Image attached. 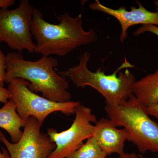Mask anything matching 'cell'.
Masks as SVG:
<instances>
[{
  "label": "cell",
  "mask_w": 158,
  "mask_h": 158,
  "mask_svg": "<svg viewBox=\"0 0 158 158\" xmlns=\"http://www.w3.org/2000/svg\"></svg>",
  "instance_id": "cell-23"
},
{
  "label": "cell",
  "mask_w": 158,
  "mask_h": 158,
  "mask_svg": "<svg viewBox=\"0 0 158 158\" xmlns=\"http://www.w3.org/2000/svg\"><path fill=\"white\" fill-rule=\"evenodd\" d=\"M2 151H0V158H11L9 152L7 149L2 148Z\"/></svg>",
  "instance_id": "cell-20"
},
{
  "label": "cell",
  "mask_w": 158,
  "mask_h": 158,
  "mask_svg": "<svg viewBox=\"0 0 158 158\" xmlns=\"http://www.w3.org/2000/svg\"><path fill=\"white\" fill-rule=\"evenodd\" d=\"M90 56V53L84 52L79 57L77 65L65 70H57V73L68 78L77 88L92 87L104 98L108 106H116L129 98L133 94L136 79L127 68L134 66L125 59L123 63L111 74H106L101 68L92 72L88 67Z\"/></svg>",
  "instance_id": "cell-3"
},
{
  "label": "cell",
  "mask_w": 158,
  "mask_h": 158,
  "mask_svg": "<svg viewBox=\"0 0 158 158\" xmlns=\"http://www.w3.org/2000/svg\"><path fill=\"white\" fill-rule=\"evenodd\" d=\"M34 7L28 0H23L15 9H0V43L21 53L24 50L35 52L31 23Z\"/></svg>",
  "instance_id": "cell-6"
},
{
  "label": "cell",
  "mask_w": 158,
  "mask_h": 158,
  "mask_svg": "<svg viewBox=\"0 0 158 158\" xmlns=\"http://www.w3.org/2000/svg\"><path fill=\"white\" fill-rule=\"evenodd\" d=\"M15 0H0V9H9L14 5Z\"/></svg>",
  "instance_id": "cell-18"
},
{
  "label": "cell",
  "mask_w": 158,
  "mask_h": 158,
  "mask_svg": "<svg viewBox=\"0 0 158 158\" xmlns=\"http://www.w3.org/2000/svg\"><path fill=\"white\" fill-rule=\"evenodd\" d=\"M75 118L68 129L58 132L48 129L47 135L56 145V149L48 158H67L84 144V141L93 136L97 121L92 110L81 104L77 109Z\"/></svg>",
  "instance_id": "cell-7"
},
{
  "label": "cell",
  "mask_w": 158,
  "mask_h": 158,
  "mask_svg": "<svg viewBox=\"0 0 158 158\" xmlns=\"http://www.w3.org/2000/svg\"><path fill=\"white\" fill-rule=\"evenodd\" d=\"M6 56L5 83L8 84L15 78L23 79L29 82L30 90L41 93L48 99L57 102L71 101L67 78L54 69L58 65L57 59L51 56H43L37 61H29L16 52L8 53Z\"/></svg>",
  "instance_id": "cell-2"
},
{
  "label": "cell",
  "mask_w": 158,
  "mask_h": 158,
  "mask_svg": "<svg viewBox=\"0 0 158 158\" xmlns=\"http://www.w3.org/2000/svg\"><path fill=\"white\" fill-rule=\"evenodd\" d=\"M154 5L156 7H158V1H154Z\"/></svg>",
  "instance_id": "cell-21"
},
{
  "label": "cell",
  "mask_w": 158,
  "mask_h": 158,
  "mask_svg": "<svg viewBox=\"0 0 158 158\" xmlns=\"http://www.w3.org/2000/svg\"><path fill=\"white\" fill-rule=\"evenodd\" d=\"M56 18L58 24L48 22L40 10L33 8L31 31L37 42L35 52L44 56H64L76 49L97 40L95 30L86 31L83 28L81 14L73 17L65 12Z\"/></svg>",
  "instance_id": "cell-1"
},
{
  "label": "cell",
  "mask_w": 158,
  "mask_h": 158,
  "mask_svg": "<svg viewBox=\"0 0 158 158\" xmlns=\"http://www.w3.org/2000/svg\"><path fill=\"white\" fill-rule=\"evenodd\" d=\"M107 116L117 127H123L140 153L158 152V123L150 118L134 94L116 106L106 105Z\"/></svg>",
  "instance_id": "cell-4"
},
{
  "label": "cell",
  "mask_w": 158,
  "mask_h": 158,
  "mask_svg": "<svg viewBox=\"0 0 158 158\" xmlns=\"http://www.w3.org/2000/svg\"><path fill=\"white\" fill-rule=\"evenodd\" d=\"M118 158H139V156L134 152H124L118 156Z\"/></svg>",
  "instance_id": "cell-19"
},
{
  "label": "cell",
  "mask_w": 158,
  "mask_h": 158,
  "mask_svg": "<svg viewBox=\"0 0 158 158\" xmlns=\"http://www.w3.org/2000/svg\"><path fill=\"white\" fill-rule=\"evenodd\" d=\"M10 99V93L8 89L0 86V102L6 103Z\"/></svg>",
  "instance_id": "cell-16"
},
{
  "label": "cell",
  "mask_w": 158,
  "mask_h": 158,
  "mask_svg": "<svg viewBox=\"0 0 158 158\" xmlns=\"http://www.w3.org/2000/svg\"><path fill=\"white\" fill-rule=\"evenodd\" d=\"M6 56L0 48V86L4 87L5 83L6 72Z\"/></svg>",
  "instance_id": "cell-14"
},
{
  "label": "cell",
  "mask_w": 158,
  "mask_h": 158,
  "mask_svg": "<svg viewBox=\"0 0 158 158\" xmlns=\"http://www.w3.org/2000/svg\"><path fill=\"white\" fill-rule=\"evenodd\" d=\"M138 156H139V158H144V157L142 155H139Z\"/></svg>",
  "instance_id": "cell-22"
},
{
  "label": "cell",
  "mask_w": 158,
  "mask_h": 158,
  "mask_svg": "<svg viewBox=\"0 0 158 158\" xmlns=\"http://www.w3.org/2000/svg\"><path fill=\"white\" fill-rule=\"evenodd\" d=\"M26 123L18 114L16 105L11 100L0 109V128L8 133L12 143H16L21 138L23 131L21 128L24 127Z\"/></svg>",
  "instance_id": "cell-12"
},
{
  "label": "cell",
  "mask_w": 158,
  "mask_h": 158,
  "mask_svg": "<svg viewBox=\"0 0 158 158\" xmlns=\"http://www.w3.org/2000/svg\"><path fill=\"white\" fill-rule=\"evenodd\" d=\"M144 108L149 116H153L158 119V103L150 107Z\"/></svg>",
  "instance_id": "cell-17"
},
{
  "label": "cell",
  "mask_w": 158,
  "mask_h": 158,
  "mask_svg": "<svg viewBox=\"0 0 158 158\" xmlns=\"http://www.w3.org/2000/svg\"><path fill=\"white\" fill-rule=\"evenodd\" d=\"M21 138L15 143L10 142L0 131V141L5 144L11 158H48L56 145L33 116L26 120Z\"/></svg>",
  "instance_id": "cell-8"
},
{
  "label": "cell",
  "mask_w": 158,
  "mask_h": 158,
  "mask_svg": "<svg viewBox=\"0 0 158 158\" xmlns=\"http://www.w3.org/2000/svg\"><path fill=\"white\" fill-rule=\"evenodd\" d=\"M92 136L107 156L124 152L127 133L124 128L118 129L109 118H102L96 122Z\"/></svg>",
  "instance_id": "cell-10"
},
{
  "label": "cell",
  "mask_w": 158,
  "mask_h": 158,
  "mask_svg": "<svg viewBox=\"0 0 158 158\" xmlns=\"http://www.w3.org/2000/svg\"><path fill=\"white\" fill-rule=\"evenodd\" d=\"M137 3L138 8L132 6L131 11H128L123 6L117 9H111L102 5L98 0L90 4L89 7L93 11H100L113 16L118 21L121 28L120 41L123 43L127 37L128 29L133 25H153L158 27V7H156V11L153 12L145 9L140 2Z\"/></svg>",
  "instance_id": "cell-9"
},
{
  "label": "cell",
  "mask_w": 158,
  "mask_h": 158,
  "mask_svg": "<svg viewBox=\"0 0 158 158\" xmlns=\"http://www.w3.org/2000/svg\"><path fill=\"white\" fill-rule=\"evenodd\" d=\"M133 94L143 107L147 108L158 103V69L136 81Z\"/></svg>",
  "instance_id": "cell-11"
},
{
  "label": "cell",
  "mask_w": 158,
  "mask_h": 158,
  "mask_svg": "<svg viewBox=\"0 0 158 158\" xmlns=\"http://www.w3.org/2000/svg\"><path fill=\"white\" fill-rule=\"evenodd\" d=\"M107 156L99 146L95 138L92 136L67 158H107Z\"/></svg>",
  "instance_id": "cell-13"
},
{
  "label": "cell",
  "mask_w": 158,
  "mask_h": 158,
  "mask_svg": "<svg viewBox=\"0 0 158 158\" xmlns=\"http://www.w3.org/2000/svg\"><path fill=\"white\" fill-rule=\"evenodd\" d=\"M145 32L152 33L156 34L158 37V27L153 25H143L139 28L137 29L134 32L133 34L135 36H138Z\"/></svg>",
  "instance_id": "cell-15"
},
{
  "label": "cell",
  "mask_w": 158,
  "mask_h": 158,
  "mask_svg": "<svg viewBox=\"0 0 158 158\" xmlns=\"http://www.w3.org/2000/svg\"><path fill=\"white\" fill-rule=\"evenodd\" d=\"M10 99L16 106V111L26 121L33 116L42 127L47 117L51 113L60 112L67 116L75 114L81 104L79 101L57 102L39 96L28 88L29 82L21 78L12 79L8 83Z\"/></svg>",
  "instance_id": "cell-5"
}]
</instances>
